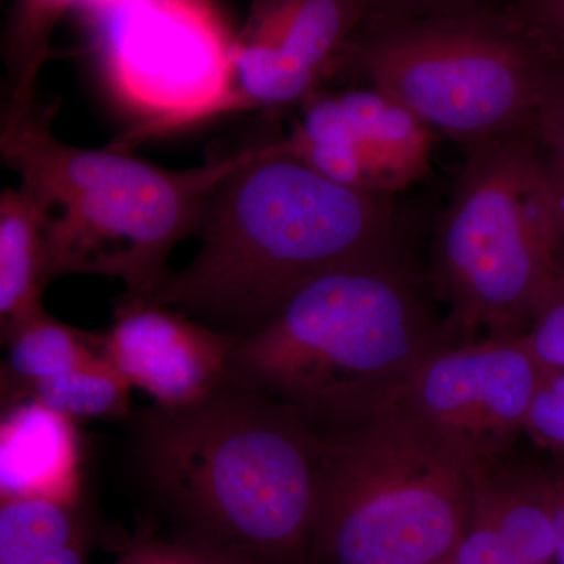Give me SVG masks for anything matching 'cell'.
Wrapping results in <instances>:
<instances>
[{
	"label": "cell",
	"instance_id": "20",
	"mask_svg": "<svg viewBox=\"0 0 564 564\" xmlns=\"http://www.w3.org/2000/svg\"><path fill=\"white\" fill-rule=\"evenodd\" d=\"M525 433L564 463V369L544 366L534 393Z\"/></svg>",
	"mask_w": 564,
	"mask_h": 564
},
{
	"label": "cell",
	"instance_id": "5",
	"mask_svg": "<svg viewBox=\"0 0 564 564\" xmlns=\"http://www.w3.org/2000/svg\"><path fill=\"white\" fill-rule=\"evenodd\" d=\"M534 129L470 148L430 261L458 343L524 336L560 276V215Z\"/></svg>",
	"mask_w": 564,
	"mask_h": 564
},
{
	"label": "cell",
	"instance_id": "3",
	"mask_svg": "<svg viewBox=\"0 0 564 564\" xmlns=\"http://www.w3.org/2000/svg\"><path fill=\"white\" fill-rule=\"evenodd\" d=\"M458 343L400 248L314 278L240 337L229 383L329 436L399 402L421 364Z\"/></svg>",
	"mask_w": 564,
	"mask_h": 564
},
{
	"label": "cell",
	"instance_id": "2",
	"mask_svg": "<svg viewBox=\"0 0 564 564\" xmlns=\"http://www.w3.org/2000/svg\"><path fill=\"white\" fill-rule=\"evenodd\" d=\"M326 436L284 404L228 383L132 415L148 492L204 538L258 564L311 558Z\"/></svg>",
	"mask_w": 564,
	"mask_h": 564
},
{
	"label": "cell",
	"instance_id": "1",
	"mask_svg": "<svg viewBox=\"0 0 564 564\" xmlns=\"http://www.w3.org/2000/svg\"><path fill=\"white\" fill-rule=\"evenodd\" d=\"M198 236L195 258L151 300L236 337L314 278L397 248L392 198L322 176L285 139L256 144L214 188Z\"/></svg>",
	"mask_w": 564,
	"mask_h": 564
},
{
	"label": "cell",
	"instance_id": "17",
	"mask_svg": "<svg viewBox=\"0 0 564 564\" xmlns=\"http://www.w3.org/2000/svg\"><path fill=\"white\" fill-rule=\"evenodd\" d=\"M82 3L84 0H13L2 43L7 101L36 98V79L52 55V33L69 9H80Z\"/></svg>",
	"mask_w": 564,
	"mask_h": 564
},
{
	"label": "cell",
	"instance_id": "12",
	"mask_svg": "<svg viewBox=\"0 0 564 564\" xmlns=\"http://www.w3.org/2000/svg\"><path fill=\"white\" fill-rule=\"evenodd\" d=\"M239 339L165 304L121 299L101 355L158 406L184 408L229 383Z\"/></svg>",
	"mask_w": 564,
	"mask_h": 564
},
{
	"label": "cell",
	"instance_id": "14",
	"mask_svg": "<svg viewBox=\"0 0 564 564\" xmlns=\"http://www.w3.org/2000/svg\"><path fill=\"white\" fill-rule=\"evenodd\" d=\"M50 282V239L44 212L21 187H6L0 196V333L3 344L25 323L46 313L43 293Z\"/></svg>",
	"mask_w": 564,
	"mask_h": 564
},
{
	"label": "cell",
	"instance_id": "26",
	"mask_svg": "<svg viewBox=\"0 0 564 564\" xmlns=\"http://www.w3.org/2000/svg\"><path fill=\"white\" fill-rule=\"evenodd\" d=\"M551 166L552 180H554L556 202H558L560 215V273L564 274V162L547 154Z\"/></svg>",
	"mask_w": 564,
	"mask_h": 564
},
{
	"label": "cell",
	"instance_id": "23",
	"mask_svg": "<svg viewBox=\"0 0 564 564\" xmlns=\"http://www.w3.org/2000/svg\"><path fill=\"white\" fill-rule=\"evenodd\" d=\"M452 564H516L513 555L480 511L470 514L469 525L451 558Z\"/></svg>",
	"mask_w": 564,
	"mask_h": 564
},
{
	"label": "cell",
	"instance_id": "18",
	"mask_svg": "<svg viewBox=\"0 0 564 564\" xmlns=\"http://www.w3.org/2000/svg\"><path fill=\"white\" fill-rule=\"evenodd\" d=\"M131 391L129 381L101 355L61 377L31 386L22 400H35L73 421H122L132 419Z\"/></svg>",
	"mask_w": 564,
	"mask_h": 564
},
{
	"label": "cell",
	"instance_id": "4",
	"mask_svg": "<svg viewBox=\"0 0 564 564\" xmlns=\"http://www.w3.org/2000/svg\"><path fill=\"white\" fill-rule=\"evenodd\" d=\"M55 104L7 101L0 154L44 212L50 278L95 274L122 281V299L151 300L169 258L198 234L212 192L254 147L173 172L126 154L63 143L52 132Z\"/></svg>",
	"mask_w": 564,
	"mask_h": 564
},
{
	"label": "cell",
	"instance_id": "16",
	"mask_svg": "<svg viewBox=\"0 0 564 564\" xmlns=\"http://www.w3.org/2000/svg\"><path fill=\"white\" fill-rule=\"evenodd\" d=\"M6 344L2 393L7 404L21 402L31 386L101 356V334L79 332L47 313L25 323Z\"/></svg>",
	"mask_w": 564,
	"mask_h": 564
},
{
	"label": "cell",
	"instance_id": "11",
	"mask_svg": "<svg viewBox=\"0 0 564 564\" xmlns=\"http://www.w3.org/2000/svg\"><path fill=\"white\" fill-rule=\"evenodd\" d=\"M369 0H252L232 58L237 110L302 104L334 76Z\"/></svg>",
	"mask_w": 564,
	"mask_h": 564
},
{
	"label": "cell",
	"instance_id": "19",
	"mask_svg": "<svg viewBox=\"0 0 564 564\" xmlns=\"http://www.w3.org/2000/svg\"><path fill=\"white\" fill-rule=\"evenodd\" d=\"M113 564H258L196 534L174 540L143 538Z\"/></svg>",
	"mask_w": 564,
	"mask_h": 564
},
{
	"label": "cell",
	"instance_id": "24",
	"mask_svg": "<svg viewBox=\"0 0 564 564\" xmlns=\"http://www.w3.org/2000/svg\"><path fill=\"white\" fill-rule=\"evenodd\" d=\"M507 0H369V14L377 17H419L458 13L505 6Z\"/></svg>",
	"mask_w": 564,
	"mask_h": 564
},
{
	"label": "cell",
	"instance_id": "7",
	"mask_svg": "<svg viewBox=\"0 0 564 564\" xmlns=\"http://www.w3.org/2000/svg\"><path fill=\"white\" fill-rule=\"evenodd\" d=\"M474 477L400 402L326 436L311 560L436 564L473 514Z\"/></svg>",
	"mask_w": 564,
	"mask_h": 564
},
{
	"label": "cell",
	"instance_id": "10",
	"mask_svg": "<svg viewBox=\"0 0 564 564\" xmlns=\"http://www.w3.org/2000/svg\"><path fill=\"white\" fill-rule=\"evenodd\" d=\"M289 151L352 191L393 198L430 172L434 132L388 91L367 84L307 96Z\"/></svg>",
	"mask_w": 564,
	"mask_h": 564
},
{
	"label": "cell",
	"instance_id": "27",
	"mask_svg": "<svg viewBox=\"0 0 564 564\" xmlns=\"http://www.w3.org/2000/svg\"><path fill=\"white\" fill-rule=\"evenodd\" d=\"M562 155H563V159H564V133H563V139H562Z\"/></svg>",
	"mask_w": 564,
	"mask_h": 564
},
{
	"label": "cell",
	"instance_id": "13",
	"mask_svg": "<svg viewBox=\"0 0 564 564\" xmlns=\"http://www.w3.org/2000/svg\"><path fill=\"white\" fill-rule=\"evenodd\" d=\"M0 429V489L10 497L77 502L79 451L73 419L35 400L7 404Z\"/></svg>",
	"mask_w": 564,
	"mask_h": 564
},
{
	"label": "cell",
	"instance_id": "6",
	"mask_svg": "<svg viewBox=\"0 0 564 564\" xmlns=\"http://www.w3.org/2000/svg\"><path fill=\"white\" fill-rule=\"evenodd\" d=\"M555 66L505 6L419 14H367L334 74L388 91L433 132L474 148L532 131Z\"/></svg>",
	"mask_w": 564,
	"mask_h": 564
},
{
	"label": "cell",
	"instance_id": "22",
	"mask_svg": "<svg viewBox=\"0 0 564 564\" xmlns=\"http://www.w3.org/2000/svg\"><path fill=\"white\" fill-rule=\"evenodd\" d=\"M534 356L544 366L564 369V274L545 295L524 334Z\"/></svg>",
	"mask_w": 564,
	"mask_h": 564
},
{
	"label": "cell",
	"instance_id": "15",
	"mask_svg": "<svg viewBox=\"0 0 564 564\" xmlns=\"http://www.w3.org/2000/svg\"><path fill=\"white\" fill-rule=\"evenodd\" d=\"M90 532L77 502L10 497L0 503V564H88Z\"/></svg>",
	"mask_w": 564,
	"mask_h": 564
},
{
	"label": "cell",
	"instance_id": "21",
	"mask_svg": "<svg viewBox=\"0 0 564 564\" xmlns=\"http://www.w3.org/2000/svg\"><path fill=\"white\" fill-rule=\"evenodd\" d=\"M505 9L556 69H564V0H507Z\"/></svg>",
	"mask_w": 564,
	"mask_h": 564
},
{
	"label": "cell",
	"instance_id": "9",
	"mask_svg": "<svg viewBox=\"0 0 564 564\" xmlns=\"http://www.w3.org/2000/svg\"><path fill=\"white\" fill-rule=\"evenodd\" d=\"M543 372L524 336L451 343L421 364L399 402L474 474L511 456Z\"/></svg>",
	"mask_w": 564,
	"mask_h": 564
},
{
	"label": "cell",
	"instance_id": "25",
	"mask_svg": "<svg viewBox=\"0 0 564 564\" xmlns=\"http://www.w3.org/2000/svg\"><path fill=\"white\" fill-rule=\"evenodd\" d=\"M551 473L552 492H554L555 510V564H564V466Z\"/></svg>",
	"mask_w": 564,
	"mask_h": 564
},
{
	"label": "cell",
	"instance_id": "8",
	"mask_svg": "<svg viewBox=\"0 0 564 564\" xmlns=\"http://www.w3.org/2000/svg\"><path fill=\"white\" fill-rule=\"evenodd\" d=\"M84 13L111 93L140 120L113 150L237 111V35L212 0H121Z\"/></svg>",
	"mask_w": 564,
	"mask_h": 564
}]
</instances>
